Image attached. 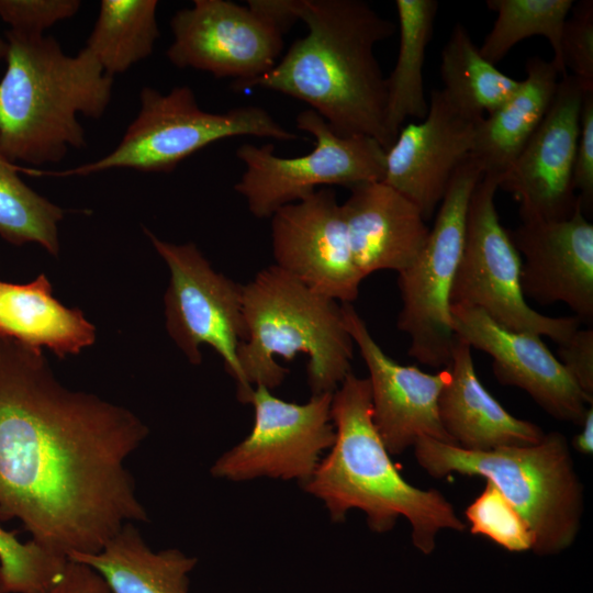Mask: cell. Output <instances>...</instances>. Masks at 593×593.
Returning <instances> with one entry per match:
<instances>
[{"instance_id": "f1b7e54d", "label": "cell", "mask_w": 593, "mask_h": 593, "mask_svg": "<svg viewBox=\"0 0 593 593\" xmlns=\"http://www.w3.org/2000/svg\"><path fill=\"white\" fill-rule=\"evenodd\" d=\"M19 168L0 146V237L13 245L35 243L58 256L65 211L30 188Z\"/></svg>"}, {"instance_id": "83f0119b", "label": "cell", "mask_w": 593, "mask_h": 593, "mask_svg": "<svg viewBox=\"0 0 593 593\" xmlns=\"http://www.w3.org/2000/svg\"><path fill=\"white\" fill-rule=\"evenodd\" d=\"M573 3V0H488L486 5L496 13V19L479 47L480 54L496 65L517 43L540 35L551 45V63L562 78L567 77L561 36Z\"/></svg>"}, {"instance_id": "8992f818", "label": "cell", "mask_w": 593, "mask_h": 593, "mask_svg": "<svg viewBox=\"0 0 593 593\" xmlns=\"http://www.w3.org/2000/svg\"><path fill=\"white\" fill-rule=\"evenodd\" d=\"M414 449L418 465L432 477L458 472L492 483L526 522L535 553H558L573 544L583 489L562 434L551 432L537 444L486 451L421 437Z\"/></svg>"}, {"instance_id": "5bb4252c", "label": "cell", "mask_w": 593, "mask_h": 593, "mask_svg": "<svg viewBox=\"0 0 593 593\" xmlns=\"http://www.w3.org/2000/svg\"><path fill=\"white\" fill-rule=\"evenodd\" d=\"M275 265L313 291L351 303L363 278L351 254L342 204L328 187L271 215Z\"/></svg>"}, {"instance_id": "74e56055", "label": "cell", "mask_w": 593, "mask_h": 593, "mask_svg": "<svg viewBox=\"0 0 593 593\" xmlns=\"http://www.w3.org/2000/svg\"><path fill=\"white\" fill-rule=\"evenodd\" d=\"M8 52V43L5 37L0 36V60L5 58Z\"/></svg>"}, {"instance_id": "603a6c76", "label": "cell", "mask_w": 593, "mask_h": 593, "mask_svg": "<svg viewBox=\"0 0 593 593\" xmlns=\"http://www.w3.org/2000/svg\"><path fill=\"white\" fill-rule=\"evenodd\" d=\"M526 78L516 91L478 124L472 156L484 174L503 175L517 158L548 112L559 72L539 56L526 61Z\"/></svg>"}, {"instance_id": "484cf974", "label": "cell", "mask_w": 593, "mask_h": 593, "mask_svg": "<svg viewBox=\"0 0 593 593\" xmlns=\"http://www.w3.org/2000/svg\"><path fill=\"white\" fill-rule=\"evenodd\" d=\"M439 71L444 96L474 120H482L496 110L521 83L480 54L461 23L455 24L441 51Z\"/></svg>"}, {"instance_id": "ffe728a7", "label": "cell", "mask_w": 593, "mask_h": 593, "mask_svg": "<svg viewBox=\"0 0 593 593\" xmlns=\"http://www.w3.org/2000/svg\"><path fill=\"white\" fill-rule=\"evenodd\" d=\"M342 211L354 261L363 279L379 270L399 273L426 245L429 227L419 209L383 181L350 189Z\"/></svg>"}, {"instance_id": "52a82bcc", "label": "cell", "mask_w": 593, "mask_h": 593, "mask_svg": "<svg viewBox=\"0 0 593 593\" xmlns=\"http://www.w3.org/2000/svg\"><path fill=\"white\" fill-rule=\"evenodd\" d=\"M141 107L118 146L102 158L65 170L23 167L30 176H87L115 168L170 172L183 159L224 138L254 136L295 141L298 135L278 123L264 108L244 105L222 113L208 112L188 86L163 93L144 87Z\"/></svg>"}, {"instance_id": "277c9868", "label": "cell", "mask_w": 593, "mask_h": 593, "mask_svg": "<svg viewBox=\"0 0 593 593\" xmlns=\"http://www.w3.org/2000/svg\"><path fill=\"white\" fill-rule=\"evenodd\" d=\"M5 40L0 146L13 163H57L70 148L86 145L78 116L103 115L113 77L85 47L71 56L52 36L12 30Z\"/></svg>"}, {"instance_id": "d6986e66", "label": "cell", "mask_w": 593, "mask_h": 593, "mask_svg": "<svg viewBox=\"0 0 593 593\" xmlns=\"http://www.w3.org/2000/svg\"><path fill=\"white\" fill-rule=\"evenodd\" d=\"M522 258L521 288L541 305L562 302L593 318V225L580 203L562 220L524 219L510 232Z\"/></svg>"}, {"instance_id": "8d00e7d4", "label": "cell", "mask_w": 593, "mask_h": 593, "mask_svg": "<svg viewBox=\"0 0 593 593\" xmlns=\"http://www.w3.org/2000/svg\"><path fill=\"white\" fill-rule=\"evenodd\" d=\"M582 430L575 436L573 444L577 450L589 455L593 451V409L588 407L581 423Z\"/></svg>"}, {"instance_id": "30bf717a", "label": "cell", "mask_w": 593, "mask_h": 593, "mask_svg": "<svg viewBox=\"0 0 593 593\" xmlns=\"http://www.w3.org/2000/svg\"><path fill=\"white\" fill-rule=\"evenodd\" d=\"M144 232L170 272L164 296L168 334L192 365L201 363L202 345L213 348L240 392L237 349L246 337L243 286L213 269L193 243L172 244Z\"/></svg>"}, {"instance_id": "7c38bea8", "label": "cell", "mask_w": 593, "mask_h": 593, "mask_svg": "<svg viewBox=\"0 0 593 593\" xmlns=\"http://www.w3.org/2000/svg\"><path fill=\"white\" fill-rule=\"evenodd\" d=\"M169 61L216 78L233 79V89L269 71L283 48L282 30L254 8L228 0H194L170 21Z\"/></svg>"}, {"instance_id": "44dd1931", "label": "cell", "mask_w": 593, "mask_h": 593, "mask_svg": "<svg viewBox=\"0 0 593 593\" xmlns=\"http://www.w3.org/2000/svg\"><path fill=\"white\" fill-rule=\"evenodd\" d=\"M448 368L450 380L439 395L438 411L454 445L486 451L542 439L539 426L510 414L482 385L467 343L456 338Z\"/></svg>"}, {"instance_id": "5b68a950", "label": "cell", "mask_w": 593, "mask_h": 593, "mask_svg": "<svg viewBox=\"0 0 593 593\" xmlns=\"http://www.w3.org/2000/svg\"><path fill=\"white\" fill-rule=\"evenodd\" d=\"M246 337L237 349L243 379L238 400L247 404L255 387H279L289 373L276 358L309 357L306 373L313 395L333 393L351 372L354 340L342 303L326 298L276 265L243 286Z\"/></svg>"}, {"instance_id": "e575fe53", "label": "cell", "mask_w": 593, "mask_h": 593, "mask_svg": "<svg viewBox=\"0 0 593 593\" xmlns=\"http://www.w3.org/2000/svg\"><path fill=\"white\" fill-rule=\"evenodd\" d=\"M558 360L588 395L593 396V329H577L559 345Z\"/></svg>"}, {"instance_id": "f546056e", "label": "cell", "mask_w": 593, "mask_h": 593, "mask_svg": "<svg viewBox=\"0 0 593 593\" xmlns=\"http://www.w3.org/2000/svg\"><path fill=\"white\" fill-rule=\"evenodd\" d=\"M68 559L0 526V593H47Z\"/></svg>"}, {"instance_id": "d6a6232c", "label": "cell", "mask_w": 593, "mask_h": 593, "mask_svg": "<svg viewBox=\"0 0 593 593\" xmlns=\"http://www.w3.org/2000/svg\"><path fill=\"white\" fill-rule=\"evenodd\" d=\"M79 8L78 0H0V19L12 31L44 34L57 22L74 16Z\"/></svg>"}, {"instance_id": "7a4b0ae2", "label": "cell", "mask_w": 593, "mask_h": 593, "mask_svg": "<svg viewBox=\"0 0 593 593\" xmlns=\"http://www.w3.org/2000/svg\"><path fill=\"white\" fill-rule=\"evenodd\" d=\"M307 27L266 74L244 86L280 92L307 103L342 136L365 135L387 150L385 77L374 46L395 24L361 0H295Z\"/></svg>"}, {"instance_id": "4dcf8cb0", "label": "cell", "mask_w": 593, "mask_h": 593, "mask_svg": "<svg viewBox=\"0 0 593 593\" xmlns=\"http://www.w3.org/2000/svg\"><path fill=\"white\" fill-rule=\"evenodd\" d=\"M470 532L482 535L512 552L532 550L526 522L503 494L486 481L484 490L467 507Z\"/></svg>"}, {"instance_id": "d590c367", "label": "cell", "mask_w": 593, "mask_h": 593, "mask_svg": "<svg viewBox=\"0 0 593 593\" xmlns=\"http://www.w3.org/2000/svg\"><path fill=\"white\" fill-rule=\"evenodd\" d=\"M47 593H113L103 578L91 567L69 560Z\"/></svg>"}, {"instance_id": "8fae6325", "label": "cell", "mask_w": 593, "mask_h": 593, "mask_svg": "<svg viewBox=\"0 0 593 593\" xmlns=\"http://www.w3.org/2000/svg\"><path fill=\"white\" fill-rule=\"evenodd\" d=\"M468 208L467 193L447 191L425 247L399 272L402 309L398 327L410 337L409 354L434 368L448 367L456 343L450 292L461 257Z\"/></svg>"}, {"instance_id": "1f68e13d", "label": "cell", "mask_w": 593, "mask_h": 593, "mask_svg": "<svg viewBox=\"0 0 593 593\" xmlns=\"http://www.w3.org/2000/svg\"><path fill=\"white\" fill-rule=\"evenodd\" d=\"M561 36V56L583 91H593V1L574 2Z\"/></svg>"}, {"instance_id": "2e32d148", "label": "cell", "mask_w": 593, "mask_h": 593, "mask_svg": "<svg viewBox=\"0 0 593 593\" xmlns=\"http://www.w3.org/2000/svg\"><path fill=\"white\" fill-rule=\"evenodd\" d=\"M342 313L369 371L372 419L388 452L401 454L421 437L454 445L438 411L439 395L450 380L449 368L427 373L398 363L374 340L351 303H342Z\"/></svg>"}, {"instance_id": "9a60e30c", "label": "cell", "mask_w": 593, "mask_h": 593, "mask_svg": "<svg viewBox=\"0 0 593 593\" xmlns=\"http://www.w3.org/2000/svg\"><path fill=\"white\" fill-rule=\"evenodd\" d=\"M583 92L571 75L558 82L545 118L500 178L499 189L518 201L521 220L567 219L579 203L572 178Z\"/></svg>"}, {"instance_id": "9c48e42d", "label": "cell", "mask_w": 593, "mask_h": 593, "mask_svg": "<svg viewBox=\"0 0 593 593\" xmlns=\"http://www.w3.org/2000/svg\"><path fill=\"white\" fill-rule=\"evenodd\" d=\"M500 178L483 174L472 192L450 306L477 307L505 328L547 336L560 345L581 321L575 315L546 316L527 304L521 288L522 258L495 206Z\"/></svg>"}, {"instance_id": "ac0fdd59", "label": "cell", "mask_w": 593, "mask_h": 593, "mask_svg": "<svg viewBox=\"0 0 593 593\" xmlns=\"http://www.w3.org/2000/svg\"><path fill=\"white\" fill-rule=\"evenodd\" d=\"M480 121L460 112L441 90H433L426 116L403 125L385 150L382 181L429 220L454 171L471 154Z\"/></svg>"}, {"instance_id": "4fadbf2b", "label": "cell", "mask_w": 593, "mask_h": 593, "mask_svg": "<svg viewBox=\"0 0 593 593\" xmlns=\"http://www.w3.org/2000/svg\"><path fill=\"white\" fill-rule=\"evenodd\" d=\"M333 393L315 394L298 404L272 395L262 385L255 387L249 402L255 410L251 432L217 459L212 474L232 481L267 475L306 482L322 451L335 440Z\"/></svg>"}, {"instance_id": "7402d4cb", "label": "cell", "mask_w": 593, "mask_h": 593, "mask_svg": "<svg viewBox=\"0 0 593 593\" xmlns=\"http://www.w3.org/2000/svg\"><path fill=\"white\" fill-rule=\"evenodd\" d=\"M0 339L33 349L47 347L59 358L96 340V327L78 309L53 296L44 273L27 283L0 281Z\"/></svg>"}, {"instance_id": "6da1fadb", "label": "cell", "mask_w": 593, "mask_h": 593, "mask_svg": "<svg viewBox=\"0 0 593 593\" xmlns=\"http://www.w3.org/2000/svg\"><path fill=\"white\" fill-rule=\"evenodd\" d=\"M148 435L130 410L72 391L41 349L0 339V517L67 559L147 521L128 457Z\"/></svg>"}, {"instance_id": "e0dca14e", "label": "cell", "mask_w": 593, "mask_h": 593, "mask_svg": "<svg viewBox=\"0 0 593 593\" xmlns=\"http://www.w3.org/2000/svg\"><path fill=\"white\" fill-rule=\"evenodd\" d=\"M456 338L492 358L500 383L526 391L547 413L581 424L593 396L585 394L541 336L503 327L477 307L450 306Z\"/></svg>"}, {"instance_id": "d4e9b609", "label": "cell", "mask_w": 593, "mask_h": 593, "mask_svg": "<svg viewBox=\"0 0 593 593\" xmlns=\"http://www.w3.org/2000/svg\"><path fill=\"white\" fill-rule=\"evenodd\" d=\"M394 5L400 44L394 68L385 78L384 109L391 144L407 119L423 120L428 112L423 68L439 4L435 0H396Z\"/></svg>"}, {"instance_id": "836d02e7", "label": "cell", "mask_w": 593, "mask_h": 593, "mask_svg": "<svg viewBox=\"0 0 593 593\" xmlns=\"http://www.w3.org/2000/svg\"><path fill=\"white\" fill-rule=\"evenodd\" d=\"M573 188L585 215L593 206V91H584L573 167Z\"/></svg>"}, {"instance_id": "cb8c5ba5", "label": "cell", "mask_w": 593, "mask_h": 593, "mask_svg": "<svg viewBox=\"0 0 593 593\" xmlns=\"http://www.w3.org/2000/svg\"><path fill=\"white\" fill-rule=\"evenodd\" d=\"M69 560L91 567L113 593H188L195 558L177 549L153 551L135 524L124 525L94 553Z\"/></svg>"}, {"instance_id": "4316f807", "label": "cell", "mask_w": 593, "mask_h": 593, "mask_svg": "<svg viewBox=\"0 0 593 593\" xmlns=\"http://www.w3.org/2000/svg\"><path fill=\"white\" fill-rule=\"evenodd\" d=\"M156 0H102L85 48L113 77L152 55L159 37Z\"/></svg>"}, {"instance_id": "ba28073f", "label": "cell", "mask_w": 593, "mask_h": 593, "mask_svg": "<svg viewBox=\"0 0 593 593\" xmlns=\"http://www.w3.org/2000/svg\"><path fill=\"white\" fill-rule=\"evenodd\" d=\"M296 128L315 139L314 148L296 157L276 155L272 144L244 143L236 149L245 170L234 189L258 219H270L281 206L300 201L320 188L349 190L382 181L385 149L372 137L342 136L314 110L300 112Z\"/></svg>"}, {"instance_id": "3957f363", "label": "cell", "mask_w": 593, "mask_h": 593, "mask_svg": "<svg viewBox=\"0 0 593 593\" xmlns=\"http://www.w3.org/2000/svg\"><path fill=\"white\" fill-rule=\"evenodd\" d=\"M331 418L335 440L304 489L321 499L333 521L349 510L367 515L377 533L390 530L400 516L412 527L413 545L423 553L435 548L441 529L463 530V522L437 490H421L395 469L372 419L368 378L349 372L334 391Z\"/></svg>"}]
</instances>
